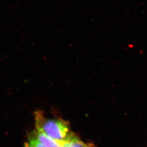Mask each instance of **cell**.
Masks as SVG:
<instances>
[{"label": "cell", "instance_id": "obj_4", "mask_svg": "<svg viewBox=\"0 0 147 147\" xmlns=\"http://www.w3.org/2000/svg\"><path fill=\"white\" fill-rule=\"evenodd\" d=\"M28 144L30 147H45L40 142H38L33 135H32L29 138Z\"/></svg>", "mask_w": 147, "mask_h": 147}, {"label": "cell", "instance_id": "obj_2", "mask_svg": "<svg viewBox=\"0 0 147 147\" xmlns=\"http://www.w3.org/2000/svg\"><path fill=\"white\" fill-rule=\"evenodd\" d=\"M33 136L45 147H65L66 142H60L54 140L44 133L36 130Z\"/></svg>", "mask_w": 147, "mask_h": 147}, {"label": "cell", "instance_id": "obj_5", "mask_svg": "<svg viewBox=\"0 0 147 147\" xmlns=\"http://www.w3.org/2000/svg\"><path fill=\"white\" fill-rule=\"evenodd\" d=\"M24 147H30L29 145L28 144V143H26V144H25V146H24Z\"/></svg>", "mask_w": 147, "mask_h": 147}, {"label": "cell", "instance_id": "obj_1", "mask_svg": "<svg viewBox=\"0 0 147 147\" xmlns=\"http://www.w3.org/2000/svg\"><path fill=\"white\" fill-rule=\"evenodd\" d=\"M36 130L41 132L54 140L67 142L75 135L71 131L67 122L59 118H48L43 112L36 113Z\"/></svg>", "mask_w": 147, "mask_h": 147}, {"label": "cell", "instance_id": "obj_3", "mask_svg": "<svg viewBox=\"0 0 147 147\" xmlns=\"http://www.w3.org/2000/svg\"><path fill=\"white\" fill-rule=\"evenodd\" d=\"M65 147H96V146L91 143L84 142L75 135L68 142H66Z\"/></svg>", "mask_w": 147, "mask_h": 147}]
</instances>
